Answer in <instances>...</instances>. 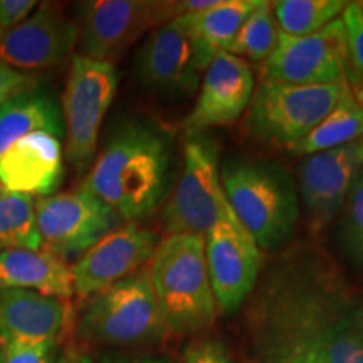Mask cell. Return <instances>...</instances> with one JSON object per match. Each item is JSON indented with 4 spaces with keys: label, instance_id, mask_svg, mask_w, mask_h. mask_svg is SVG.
Wrapping results in <instances>:
<instances>
[{
    "label": "cell",
    "instance_id": "8",
    "mask_svg": "<svg viewBox=\"0 0 363 363\" xmlns=\"http://www.w3.org/2000/svg\"><path fill=\"white\" fill-rule=\"evenodd\" d=\"M182 170L165 211V234L202 235L225 214L229 203L220 187L219 145L203 135L187 136Z\"/></svg>",
    "mask_w": 363,
    "mask_h": 363
},
{
    "label": "cell",
    "instance_id": "34",
    "mask_svg": "<svg viewBox=\"0 0 363 363\" xmlns=\"http://www.w3.org/2000/svg\"><path fill=\"white\" fill-rule=\"evenodd\" d=\"M353 96H355L358 106H360V111H362V128H363V83L360 84H355V93H353ZM362 142H363V131H362Z\"/></svg>",
    "mask_w": 363,
    "mask_h": 363
},
{
    "label": "cell",
    "instance_id": "32",
    "mask_svg": "<svg viewBox=\"0 0 363 363\" xmlns=\"http://www.w3.org/2000/svg\"><path fill=\"white\" fill-rule=\"evenodd\" d=\"M35 0H0V33L12 29L33 13Z\"/></svg>",
    "mask_w": 363,
    "mask_h": 363
},
{
    "label": "cell",
    "instance_id": "4",
    "mask_svg": "<svg viewBox=\"0 0 363 363\" xmlns=\"http://www.w3.org/2000/svg\"><path fill=\"white\" fill-rule=\"evenodd\" d=\"M148 272L167 331L195 335L214 325L217 308L202 235H165L158 242Z\"/></svg>",
    "mask_w": 363,
    "mask_h": 363
},
{
    "label": "cell",
    "instance_id": "23",
    "mask_svg": "<svg viewBox=\"0 0 363 363\" xmlns=\"http://www.w3.org/2000/svg\"><path fill=\"white\" fill-rule=\"evenodd\" d=\"M362 131V111L355 96H353L350 84V88L345 91L337 106L301 142L289 148V152L298 157H310L315 153L328 152V150L360 140Z\"/></svg>",
    "mask_w": 363,
    "mask_h": 363
},
{
    "label": "cell",
    "instance_id": "2",
    "mask_svg": "<svg viewBox=\"0 0 363 363\" xmlns=\"http://www.w3.org/2000/svg\"><path fill=\"white\" fill-rule=\"evenodd\" d=\"M172 153V136L165 128L130 121L106 140L81 187L113 208L120 220L138 222L167 197Z\"/></svg>",
    "mask_w": 363,
    "mask_h": 363
},
{
    "label": "cell",
    "instance_id": "14",
    "mask_svg": "<svg viewBox=\"0 0 363 363\" xmlns=\"http://www.w3.org/2000/svg\"><path fill=\"white\" fill-rule=\"evenodd\" d=\"M160 242L155 230L136 222L116 227L71 266L74 294L89 299L150 264Z\"/></svg>",
    "mask_w": 363,
    "mask_h": 363
},
{
    "label": "cell",
    "instance_id": "5",
    "mask_svg": "<svg viewBox=\"0 0 363 363\" xmlns=\"http://www.w3.org/2000/svg\"><path fill=\"white\" fill-rule=\"evenodd\" d=\"M79 337L104 347H140L167 335L148 266L89 298L78 323Z\"/></svg>",
    "mask_w": 363,
    "mask_h": 363
},
{
    "label": "cell",
    "instance_id": "31",
    "mask_svg": "<svg viewBox=\"0 0 363 363\" xmlns=\"http://www.w3.org/2000/svg\"><path fill=\"white\" fill-rule=\"evenodd\" d=\"M38 88V79L0 62V108L17 94Z\"/></svg>",
    "mask_w": 363,
    "mask_h": 363
},
{
    "label": "cell",
    "instance_id": "10",
    "mask_svg": "<svg viewBox=\"0 0 363 363\" xmlns=\"http://www.w3.org/2000/svg\"><path fill=\"white\" fill-rule=\"evenodd\" d=\"M217 315L240 310L251 298L264 266V251L235 219L230 207L203 238Z\"/></svg>",
    "mask_w": 363,
    "mask_h": 363
},
{
    "label": "cell",
    "instance_id": "19",
    "mask_svg": "<svg viewBox=\"0 0 363 363\" xmlns=\"http://www.w3.org/2000/svg\"><path fill=\"white\" fill-rule=\"evenodd\" d=\"M66 301L30 289L0 291V345L56 343L65 331Z\"/></svg>",
    "mask_w": 363,
    "mask_h": 363
},
{
    "label": "cell",
    "instance_id": "7",
    "mask_svg": "<svg viewBox=\"0 0 363 363\" xmlns=\"http://www.w3.org/2000/svg\"><path fill=\"white\" fill-rule=\"evenodd\" d=\"M184 13V0H88L78 6V43L83 56L113 65L143 34Z\"/></svg>",
    "mask_w": 363,
    "mask_h": 363
},
{
    "label": "cell",
    "instance_id": "9",
    "mask_svg": "<svg viewBox=\"0 0 363 363\" xmlns=\"http://www.w3.org/2000/svg\"><path fill=\"white\" fill-rule=\"evenodd\" d=\"M118 89V72L110 62L76 54L71 59L65 94L66 158L76 172L91 169L98 150L99 130Z\"/></svg>",
    "mask_w": 363,
    "mask_h": 363
},
{
    "label": "cell",
    "instance_id": "24",
    "mask_svg": "<svg viewBox=\"0 0 363 363\" xmlns=\"http://www.w3.org/2000/svg\"><path fill=\"white\" fill-rule=\"evenodd\" d=\"M348 2L343 0H278L272 2L281 34L310 35L342 17Z\"/></svg>",
    "mask_w": 363,
    "mask_h": 363
},
{
    "label": "cell",
    "instance_id": "1",
    "mask_svg": "<svg viewBox=\"0 0 363 363\" xmlns=\"http://www.w3.org/2000/svg\"><path fill=\"white\" fill-rule=\"evenodd\" d=\"M247 303L252 363H363V303L318 249L283 254Z\"/></svg>",
    "mask_w": 363,
    "mask_h": 363
},
{
    "label": "cell",
    "instance_id": "22",
    "mask_svg": "<svg viewBox=\"0 0 363 363\" xmlns=\"http://www.w3.org/2000/svg\"><path fill=\"white\" fill-rule=\"evenodd\" d=\"M34 131H48L65 138L61 106L39 88L17 94L0 108V157Z\"/></svg>",
    "mask_w": 363,
    "mask_h": 363
},
{
    "label": "cell",
    "instance_id": "26",
    "mask_svg": "<svg viewBox=\"0 0 363 363\" xmlns=\"http://www.w3.org/2000/svg\"><path fill=\"white\" fill-rule=\"evenodd\" d=\"M278 35L279 29L276 24L274 12H272V2L259 0V4L242 22L238 34L234 35L224 52L240 59L246 57L254 62H264L274 49Z\"/></svg>",
    "mask_w": 363,
    "mask_h": 363
},
{
    "label": "cell",
    "instance_id": "11",
    "mask_svg": "<svg viewBox=\"0 0 363 363\" xmlns=\"http://www.w3.org/2000/svg\"><path fill=\"white\" fill-rule=\"evenodd\" d=\"M348 49L342 17L310 35H278L261 62V81L291 86L331 84L347 78Z\"/></svg>",
    "mask_w": 363,
    "mask_h": 363
},
{
    "label": "cell",
    "instance_id": "6",
    "mask_svg": "<svg viewBox=\"0 0 363 363\" xmlns=\"http://www.w3.org/2000/svg\"><path fill=\"white\" fill-rule=\"evenodd\" d=\"M348 88V79L318 86L259 81L247 110V133L261 143L289 150L337 106Z\"/></svg>",
    "mask_w": 363,
    "mask_h": 363
},
{
    "label": "cell",
    "instance_id": "17",
    "mask_svg": "<svg viewBox=\"0 0 363 363\" xmlns=\"http://www.w3.org/2000/svg\"><path fill=\"white\" fill-rule=\"evenodd\" d=\"M136 74L163 96H189L201 81L194 45L174 22L157 27L143 40L136 54Z\"/></svg>",
    "mask_w": 363,
    "mask_h": 363
},
{
    "label": "cell",
    "instance_id": "18",
    "mask_svg": "<svg viewBox=\"0 0 363 363\" xmlns=\"http://www.w3.org/2000/svg\"><path fill=\"white\" fill-rule=\"evenodd\" d=\"M62 177V138L48 131L29 133L0 157V185L7 192L49 197L59 189Z\"/></svg>",
    "mask_w": 363,
    "mask_h": 363
},
{
    "label": "cell",
    "instance_id": "20",
    "mask_svg": "<svg viewBox=\"0 0 363 363\" xmlns=\"http://www.w3.org/2000/svg\"><path fill=\"white\" fill-rule=\"evenodd\" d=\"M259 0H216L211 7L184 13L172 22L194 45L195 62L203 72L219 52H224L239 27Z\"/></svg>",
    "mask_w": 363,
    "mask_h": 363
},
{
    "label": "cell",
    "instance_id": "35",
    "mask_svg": "<svg viewBox=\"0 0 363 363\" xmlns=\"http://www.w3.org/2000/svg\"><path fill=\"white\" fill-rule=\"evenodd\" d=\"M61 363H94L91 360L89 355H84V353H79V355H71L66 360H62Z\"/></svg>",
    "mask_w": 363,
    "mask_h": 363
},
{
    "label": "cell",
    "instance_id": "29",
    "mask_svg": "<svg viewBox=\"0 0 363 363\" xmlns=\"http://www.w3.org/2000/svg\"><path fill=\"white\" fill-rule=\"evenodd\" d=\"M184 363H235L219 338L201 337L187 345Z\"/></svg>",
    "mask_w": 363,
    "mask_h": 363
},
{
    "label": "cell",
    "instance_id": "12",
    "mask_svg": "<svg viewBox=\"0 0 363 363\" xmlns=\"http://www.w3.org/2000/svg\"><path fill=\"white\" fill-rule=\"evenodd\" d=\"M120 222L113 208L81 185L35 202V224L43 249L61 259L84 254L120 227Z\"/></svg>",
    "mask_w": 363,
    "mask_h": 363
},
{
    "label": "cell",
    "instance_id": "37",
    "mask_svg": "<svg viewBox=\"0 0 363 363\" xmlns=\"http://www.w3.org/2000/svg\"><path fill=\"white\" fill-rule=\"evenodd\" d=\"M4 192H6V189H4V187H2V185H0V195H2Z\"/></svg>",
    "mask_w": 363,
    "mask_h": 363
},
{
    "label": "cell",
    "instance_id": "25",
    "mask_svg": "<svg viewBox=\"0 0 363 363\" xmlns=\"http://www.w3.org/2000/svg\"><path fill=\"white\" fill-rule=\"evenodd\" d=\"M35 197L16 192L0 195V252L11 249H40L35 224Z\"/></svg>",
    "mask_w": 363,
    "mask_h": 363
},
{
    "label": "cell",
    "instance_id": "16",
    "mask_svg": "<svg viewBox=\"0 0 363 363\" xmlns=\"http://www.w3.org/2000/svg\"><path fill=\"white\" fill-rule=\"evenodd\" d=\"M78 24L51 2L0 33V62L17 71H35L62 62L78 44Z\"/></svg>",
    "mask_w": 363,
    "mask_h": 363
},
{
    "label": "cell",
    "instance_id": "30",
    "mask_svg": "<svg viewBox=\"0 0 363 363\" xmlns=\"http://www.w3.org/2000/svg\"><path fill=\"white\" fill-rule=\"evenodd\" d=\"M56 343L0 345V363H54Z\"/></svg>",
    "mask_w": 363,
    "mask_h": 363
},
{
    "label": "cell",
    "instance_id": "27",
    "mask_svg": "<svg viewBox=\"0 0 363 363\" xmlns=\"http://www.w3.org/2000/svg\"><path fill=\"white\" fill-rule=\"evenodd\" d=\"M340 214V240L343 251L353 264L363 269V167Z\"/></svg>",
    "mask_w": 363,
    "mask_h": 363
},
{
    "label": "cell",
    "instance_id": "36",
    "mask_svg": "<svg viewBox=\"0 0 363 363\" xmlns=\"http://www.w3.org/2000/svg\"><path fill=\"white\" fill-rule=\"evenodd\" d=\"M355 4H357V7L360 9V12L363 13V0H360V2H355Z\"/></svg>",
    "mask_w": 363,
    "mask_h": 363
},
{
    "label": "cell",
    "instance_id": "3",
    "mask_svg": "<svg viewBox=\"0 0 363 363\" xmlns=\"http://www.w3.org/2000/svg\"><path fill=\"white\" fill-rule=\"evenodd\" d=\"M230 211L262 251L289 242L299 219L296 180L281 163L230 160L220 170Z\"/></svg>",
    "mask_w": 363,
    "mask_h": 363
},
{
    "label": "cell",
    "instance_id": "33",
    "mask_svg": "<svg viewBox=\"0 0 363 363\" xmlns=\"http://www.w3.org/2000/svg\"><path fill=\"white\" fill-rule=\"evenodd\" d=\"M99 363H175L167 357L155 355H126V353H106Z\"/></svg>",
    "mask_w": 363,
    "mask_h": 363
},
{
    "label": "cell",
    "instance_id": "15",
    "mask_svg": "<svg viewBox=\"0 0 363 363\" xmlns=\"http://www.w3.org/2000/svg\"><path fill=\"white\" fill-rule=\"evenodd\" d=\"M254 89L256 79L246 59L219 52L203 71L197 99L184 120V131L195 136L234 125L249 110Z\"/></svg>",
    "mask_w": 363,
    "mask_h": 363
},
{
    "label": "cell",
    "instance_id": "21",
    "mask_svg": "<svg viewBox=\"0 0 363 363\" xmlns=\"http://www.w3.org/2000/svg\"><path fill=\"white\" fill-rule=\"evenodd\" d=\"M2 289H30L62 301L74 296L71 266L43 247L0 252Z\"/></svg>",
    "mask_w": 363,
    "mask_h": 363
},
{
    "label": "cell",
    "instance_id": "28",
    "mask_svg": "<svg viewBox=\"0 0 363 363\" xmlns=\"http://www.w3.org/2000/svg\"><path fill=\"white\" fill-rule=\"evenodd\" d=\"M342 21L347 34L348 62L363 79V13L355 2H348L342 13Z\"/></svg>",
    "mask_w": 363,
    "mask_h": 363
},
{
    "label": "cell",
    "instance_id": "13",
    "mask_svg": "<svg viewBox=\"0 0 363 363\" xmlns=\"http://www.w3.org/2000/svg\"><path fill=\"white\" fill-rule=\"evenodd\" d=\"M362 167V140L303 158L296 189L310 234H321L340 216Z\"/></svg>",
    "mask_w": 363,
    "mask_h": 363
}]
</instances>
